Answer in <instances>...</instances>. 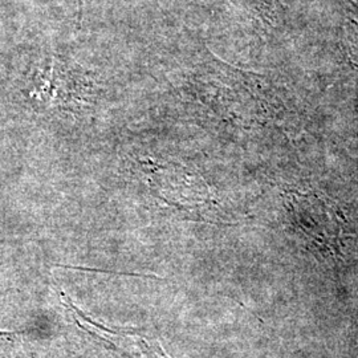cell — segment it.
<instances>
[{"label":"cell","instance_id":"6da1fadb","mask_svg":"<svg viewBox=\"0 0 358 358\" xmlns=\"http://www.w3.org/2000/svg\"><path fill=\"white\" fill-rule=\"evenodd\" d=\"M287 211L308 247L320 255L340 254L345 239V219L328 198L313 192H294L287 198Z\"/></svg>","mask_w":358,"mask_h":358}]
</instances>
